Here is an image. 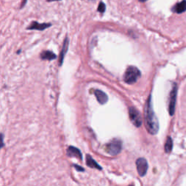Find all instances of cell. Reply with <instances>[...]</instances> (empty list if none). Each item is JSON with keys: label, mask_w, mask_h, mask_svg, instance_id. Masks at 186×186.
Here are the masks:
<instances>
[{"label": "cell", "mask_w": 186, "mask_h": 186, "mask_svg": "<svg viewBox=\"0 0 186 186\" xmlns=\"http://www.w3.org/2000/svg\"><path fill=\"white\" fill-rule=\"evenodd\" d=\"M145 127H146L148 132L151 135H156L158 132L159 125H158L157 117L152 108L151 95L148 99L145 106Z\"/></svg>", "instance_id": "obj_1"}, {"label": "cell", "mask_w": 186, "mask_h": 186, "mask_svg": "<svg viewBox=\"0 0 186 186\" xmlns=\"http://www.w3.org/2000/svg\"><path fill=\"white\" fill-rule=\"evenodd\" d=\"M140 77V71L135 66H129L124 75V81L129 84H132Z\"/></svg>", "instance_id": "obj_2"}, {"label": "cell", "mask_w": 186, "mask_h": 186, "mask_svg": "<svg viewBox=\"0 0 186 186\" xmlns=\"http://www.w3.org/2000/svg\"><path fill=\"white\" fill-rule=\"evenodd\" d=\"M122 143L119 139H113L105 146V150L110 155L116 156L122 151Z\"/></svg>", "instance_id": "obj_3"}, {"label": "cell", "mask_w": 186, "mask_h": 186, "mask_svg": "<svg viewBox=\"0 0 186 186\" xmlns=\"http://www.w3.org/2000/svg\"><path fill=\"white\" fill-rule=\"evenodd\" d=\"M129 115H130V119L132 123L137 127H140L142 125L143 119L141 117L140 113L134 107H130L129 109Z\"/></svg>", "instance_id": "obj_4"}, {"label": "cell", "mask_w": 186, "mask_h": 186, "mask_svg": "<svg viewBox=\"0 0 186 186\" xmlns=\"http://www.w3.org/2000/svg\"><path fill=\"white\" fill-rule=\"evenodd\" d=\"M177 86L176 84H174L172 90L170 92V103H169V111L171 116H173L175 111V105H176V99H177Z\"/></svg>", "instance_id": "obj_5"}, {"label": "cell", "mask_w": 186, "mask_h": 186, "mask_svg": "<svg viewBox=\"0 0 186 186\" xmlns=\"http://www.w3.org/2000/svg\"><path fill=\"white\" fill-rule=\"evenodd\" d=\"M136 166L140 176H145L147 173L148 168V164L146 159L144 158H139L136 161Z\"/></svg>", "instance_id": "obj_6"}, {"label": "cell", "mask_w": 186, "mask_h": 186, "mask_svg": "<svg viewBox=\"0 0 186 186\" xmlns=\"http://www.w3.org/2000/svg\"><path fill=\"white\" fill-rule=\"evenodd\" d=\"M95 95L97 100H98V103L100 104H105V103H107L108 100V98L107 95L105 94V92H103V91H101L100 90H95Z\"/></svg>", "instance_id": "obj_7"}, {"label": "cell", "mask_w": 186, "mask_h": 186, "mask_svg": "<svg viewBox=\"0 0 186 186\" xmlns=\"http://www.w3.org/2000/svg\"><path fill=\"white\" fill-rule=\"evenodd\" d=\"M67 155L71 157H77L79 158L80 160L82 159V156L81 151H79L77 148L73 146H70L67 149Z\"/></svg>", "instance_id": "obj_8"}, {"label": "cell", "mask_w": 186, "mask_h": 186, "mask_svg": "<svg viewBox=\"0 0 186 186\" xmlns=\"http://www.w3.org/2000/svg\"><path fill=\"white\" fill-rule=\"evenodd\" d=\"M51 26L50 23H38L37 22H33L31 23L30 26L28 27V29L29 30H44L46 28Z\"/></svg>", "instance_id": "obj_9"}, {"label": "cell", "mask_w": 186, "mask_h": 186, "mask_svg": "<svg viewBox=\"0 0 186 186\" xmlns=\"http://www.w3.org/2000/svg\"><path fill=\"white\" fill-rule=\"evenodd\" d=\"M40 57H41L42 60H52L56 59V55L51 51H44L40 55Z\"/></svg>", "instance_id": "obj_10"}, {"label": "cell", "mask_w": 186, "mask_h": 186, "mask_svg": "<svg viewBox=\"0 0 186 186\" xmlns=\"http://www.w3.org/2000/svg\"><path fill=\"white\" fill-rule=\"evenodd\" d=\"M174 11L177 13H182L186 10V0H183L181 2L177 4L174 7Z\"/></svg>", "instance_id": "obj_11"}, {"label": "cell", "mask_w": 186, "mask_h": 186, "mask_svg": "<svg viewBox=\"0 0 186 186\" xmlns=\"http://www.w3.org/2000/svg\"><path fill=\"white\" fill-rule=\"evenodd\" d=\"M86 164L91 168L98 169V170H101V166L95 161L93 158L91 157L90 155L86 156Z\"/></svg>", "instance_id": "obj_12"}, {"label": "cell", "mask_w": 186, "mask_h": 186, "mask_svg": "<svg viewBox=\"0 0 186 186\" xmlns=\"http://www.w3.org/2000/svg\"><path fill=\"white\" fill-rule=\"evenodd\" d=\"M172 147H173L172 140L170 136H169L166 140L165 145H164V150H165L166 153H170L172 150Z\"/></svg>", "instance_id": "obj_13"}, {"label": "cell", "mask_w": 186, "mask_h": 186, "mask_svg": "<svg viewBox=\"0 0 186 186\" xmlns=\"http://www.w3.org/2000/svg\"><path fill=\"white\" fill-rule=\"evenodd\" d=\"M67 46H68V39H65V42H64V44H63V47L62 52H61L60 57V65L62 64V63H63V58H64L65 52H66V50H67Z\"/></svg>", "instance_id": "obj_14"}, {"label": "cell", "mask_w": 186, "mask_h": 186, "mask_svg": "<svg viewBox=\"0 0 186 186\" xmlns=\"http://www.w3.org/2000/svg\"><path fill=\"white\" fill-rule=\"evenodd\" d=\"M105 4H103V2H100V4H99L98 10L100 12H101V13H103V12H105Z\"/></svg>", "instance_id": "obj_15"}, {"label": "cell", "mask_w": 186, "mask_h": 186, "mask_svg": "<svg viewBox=\"0 0 186 186\" xmlns=\"http://www.w3.org/2000/svg\"><path fill=\"white\" fill-rule=\"evenodd\" d=\"M74 167L77 169V170H78V171H79V172H82V171H84V168H82V166H78V165H76V164H74Z\"/></svg>", "instance_id": "obj_16"}, {"label": "cell", "mask_w": 186, "mask_h": 186, "mask_svg": "<svg viewBox=\"0 0 186 186\" xmlns=\"http://www.w3.org/2000/svg\"><path fill=\"white\" fill-rule=\"evenodd\" d=\"M53 1H60V0H47V2H53Z\"/></svg>", "instance_id": "obj_17"}, {"label": "cell", "mask_w": 186, "mask_h": 186, "mask_svg": "<svg viewBox=\"0 0 186 186\" xmlns=\"http://www.w3.org/2000/svg\"><path fill=\"white\" fill-rule=\"evenodd\" d=\"M140 2H145V1H147V0H139Z\"/></svg>", "instance_id": "obj_18"}, {"label": "cell", "mask_w": 186, "mask_h": 186, "mask_svg": "<svg viewBox=\"0 0 186 186\" xmlns=\"http://www.w3.org/2000/svg\"><path fill=\"white\" fill-rule=\"evenodd\" d=\"M90 1H94V0H90Z\"/></svg>", "instance_id": "obj_19"}]
</instances>
